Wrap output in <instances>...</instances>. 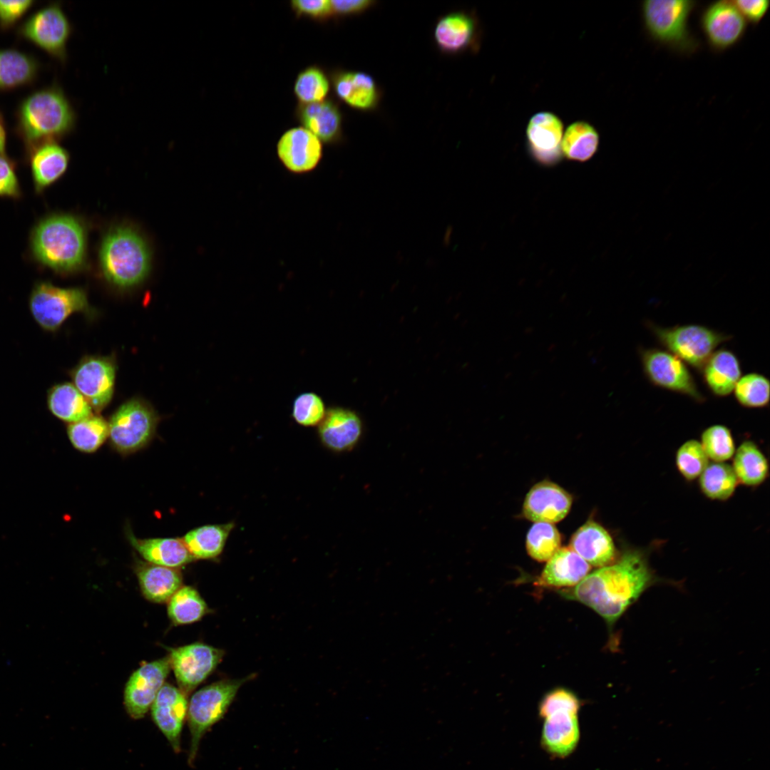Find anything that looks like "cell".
Here are the masks:
<instances>
[{
  "instance_id": "6da1fadb",
  "label": "cell",
  "mask_w": 770,
  "mask_h": 770,
  "mask_svg": "<svg viewBox=\"0 0 770 770\" xmlns=\"http://www.w3.org/2000/svg\"><path fill=\"white\" fill-rule=\"evenodd\" d=\"M657 579L644 550L627 549L610 565L588 573L563 596L580 602L601 616L612 628L627 608Z\"/></svg>"
},
{
  "instance_id": "7a4b0ae2",
  "label": "cell",
  "mask_w": 770,
  "mask_h": 770,
  "mask_svg": "<svg viewBox=\"0 0 770 770\" xmlns=\"http://www.w3.org/2000/svg\"><path fill=\"white\" fill-rule=\"evenodd\" d=\"M87 232L78 217L53 212L41 217L31 228L29 250L40 267L58 274L83 269L86 261Z\"/></svg>"
},
{
  "instance_id": "3957f363",
  "label": "cell",
  "mask_w": 770,
  "mask_h": 770,
  "mask_svg": "<svg viewBox=\"0 0 770 770\" xmlns=\"http://www.w3.org/2000/svg\"><path fill=\"white\" fill-rule=\"evenodd\" d=\"M14 132L26 155L35 148L57 143L73 131L76 113L63 89L52 85L29 93L19 103Z\"/></svg>"
},
{
  "instance_id": "277c9868",
  "label": "cell",
  "mask_w": 770,
  "mask_h": 770,
  "mask_svg": "<svg viewBox=\"0 0 770 770\" xmlns=\"http://www.w3.org/2000/svg\"><path fill=\"white\" fill-rule=\"evenodd\" d=\"M99 258L106 279L120 289L140 284L150 267L148 245L138 232L128 227H118L107 233Z\"/></svg>"
},
{
  "instance_id": "5b68a950",
  "label": "cell",
  "mask_w": 770,
  "mask_h": 770,
  "mask_svg": "<svg viewBox=\"0 0 770 770\" xmlns=\"http://www.w3.org/2000/svg\"><path fill=\"white\" fill-rule=\"evenodd\" d=\"M697 6L691 0H646L641 13L645 29L655 42L682 54L698 49L699 41L689 29V19Z\"/></svg>"
},
{
  "instance_id": "8992f818",
  "label": "cell",
  "mask_w": 770,
  "mask_h": 770,
  "mask_svg": "<svg viewBox=\"0 0 770 770\" xmlns=\"http://www.w3.org/2000/svg\"><path fill=\"white\" fill-rule=\"evenodd\" d=\"M30 313L44 331L56 332L73 314L92 316L86 292L80 287H60L48 281L34 285L29 299Z\"/></svg>"
},
{
  "instance_id": "52a82bcc",
  "label": "cell",
  "mask_w": 770,
  "mask_h": 770,
  "mask_svg": "<svg viewBox=\"0 0 770 770\" xmlns=\"http://www.w3.org/2000/svg\"><path fill=\"white\" fill-rule=\"evenodd\" d=\"M250 677L220 680L202 687L192 696L187 714L191 735L190 765L195 761L204 734L223 718L240 687Z\"/></svg>"
},
{
  "instance_id": "ba28073f",
  "label": "cell",
  "mask_w": 770,
  "mask_h": 770,
  "mask_svg": "<svg viewBox=\"0 0 770 770\" xmlns=\"http://www.w3.org/2000/svg\"><path fill=\"white\" fill-rule=\"evenodd\" d=\"M160 418L147 401L132 398L122 404L108 422L113 448L123 454L135 452L153 439Z\"/></svg>"
},
{
  "instance_id": "9c48e42d",
  "label": "cell",
  "mask_w": 770,
  "mask_h": 770,
  "mask_svg": "<svg viewBox=\"0 0 770 770\" xmlns=\"http://www.w3.org/2000/svg\"><path fill=\"white\" fill-rule=\"evenodd\" d=\"M650 327L666 350L698 370L702 369L720 344L731 339L729 335L700 324Z\"/></svg>"
},
{
  "instance_id": "30bf717a",
  "label": "cell",
  "mask_w": 770,
  "mask_h": 770,
  "mask_svg": "<svg viewBox=\"0 0 770 770\" xmlns=\"http://www.w3.org/2000/svg\"><path fill=\"white\" fill-rule=\"evenodd\" d=\"M72 32V24L58 3L49 4L36 11L17 29L19 36L62 63L67 59L66 47Z\"/></svg>"
},
{
  "instance_id": "8fae6325",
  "label": "cell",
  "mask_w": 770,
  "mask_h": 770,
  "mask_svg": "<svg viewBox=\"0 0 770 770\" xmlns=\"http://www.w3.org/2000/svg\"><path fill=\"white\" fill-rule=\"evenodd\" d=\"M645 375L654 386L688 396L697 403L705 398L699 391L687 365L666 349H641Z\"/></svg>"
},
{
  "instance_id": "7c38bea8",
  "label": "cell",
  "mask_w": 770,
  "mask_h": 770,
  "mask_svg": "<svg viewBox=\"0 0 770 770\" xmlns=\"http://www.w3.org/2000/svg\"><path fill=\"white\" fill-rule=\"evenodd\" d=\"M117 364L111 356H84L68 372L72 384L93 410L100 412L111 401Z\"/></svg>"
},
{
  "instance_id": "4fadbf2b",
  "label": "cell",
  "mask_w": 770,
  "mask_h": 770,
  "mask_svg": "<svg viewBox=\"0 0 770 770\" xmlns=\"http://www.w3.org/2000/svg\"><path fill=\"white\" fill-rule=\"evenodd\" d=\"M169 652L170 668L186 695L206 679L224 656L222 650L201 642L171 648Z\"/></svg>"
},
{
  "instance_id": "5bb4252c",
  "label": "cell",
  "mask_w": 770,
  "mask_h": 770,
  "mask_svg": "<svg viewBox=\"0 0 770 770\" xmlns=\"http://www.w3.org/2000/svg\"><path fill=\"white\" fill-rule=\"evenodd\" d=\"M700 26L714 51H726L738 43L746 31V21L732 1H717L702 11Z\"/></svg>"
},
{
  "instance_id": "9a60e30c",
  "label": "cell",
  "mask_w": 770,
  "mask_h": 770,
  "mask_svg": "<svg viewBox=\"0 0 770 770\" xmlns=\"http://www.w3.org/2000/svg\"><path fill=\"white\" fill-rule=\"evenodd\" d=\"M170 669L168 657L142 664L129 677L124 689V705L134 719L143 718L165 684Z\"/></svg>"
},
{
  "instance_id": "2e32d148",
  "label": "cell",
  "mask_w": 770,
  "mask_h": 770,
  "mask_svg": "<svg viewBox=\"0 0 770 770\" xmlns=\"http://www.w3.org/2000/svg\"><path fill=\"white\" fill-rule=\"evenodd\" d=\"M277 155L284 168L294 175L314 170L323 155L322 142L302 126L286 130L276 145Z\"/></svg>"
},
{
  "instance_id": "e0dca14e",
  "label": "cell",
  "mask_w": 770,
  "mask_h": 770,
  "mask_svg": "<svg viewBox=\"0 0 770 770\" xmlns=\"http://www.w3.org/2000/svg\"><path fill=\"white\" fill-rule=\"evenodd\" d=\"M563 124L550 112H540L531 117L527 128L528 149L539 165L553 166L563 158L561 142Z\"/></svg>"
},
{
  "instance_id": "ac0fdd59",
  "label": "cell",
  "mask_w": 770,
  "mask_h": 770,
  "mask_svg": "<svg viewBox=\"0 0 770 770\" xmlns=\"http://www.w3.org/2000/svg\"><path fill=\"white\" fill-rule=\"evenodd\" d=\"M572 503L573 498L567 491L545 480L535 484L527 493L522 513L532 522L553 524L566 517Z\"/></svg>"
},
{
  "instance_id": "d6986e66",
  "label": "cell",
  "mask_w": 770,
  "mask_h": 770,
  "mask_svg": "<svg viewBox=\"0 0 770 770\" xmlns=\"http://www.w3.org/2000/svg\"><path fill=\"white\" fill-rule=\"evenodd\" d=\"M188 707L186 694L168 683L164 684L150 707L154 723L176 753L180 749L181 732Z\"/></svg>"
},
{
  "instance_id": "ffe728a7",
  "label": "cell",
  "mask_w": 770,
  "mask_h": 770,
  "mask_svg": "<svg viewBox=\"0 0 770 770\" xmlns=\"http://www.w3.org/2000/svg\"><path fill=\"white\" fill-rule=\"evenodd\" d=\"M321 443L335 452L351 450L362 434V422L354 411L340 406L327 409L325 416L318 425Z\"/></svg>"
},
{
  "instance_id": "44dd1931",
  "label": "cell",
  "mask_w": 770,
  "mask_h": 770,
  "mask_svg": "<svg viewBox=\"0 0 770 770\" xmlns=\"http://www.w3.org/2000/svg\"><path fill=\"white\" fill-rule=\"evenodd\" d=\"M569 547L590 566L602 568L617 559L611 535L594 520H588L573 534Z\"/></svg>"
},
{
  "instance_id": "7402d4cb",
  "label": "cell",
  "mask_w": 770,
  "mask_h": 770,
  "mask_svg": "<svg viewBox=\"0 0 770 770\" xmlns=\"http://www.w3.org/2000/svg\"><path fill=\"white\" fill-rule=\"evenodd\" d=\"M294 114L302 126L322 143L330 145L341 140L342 118L339 106L333 100L298 103Z\"/></svg>"
},
{
  "instance_id": "603a6c76",
  "label": "cell",
  "mask_w": 770,
  "mask_h": 770,
  "mask_svg": "<svg viewBox=\"0 0 770 770\" xmlns=\"http://www.w3.org/2000/svg\"><path fill=\"white\" fill-rule=\"evenodd\" d=\"M332 84L336 96L352 108L369 111L379 103L378 86L372 76L364 72L335 71L332 75Z\"/></svg>"
},
{
  "instance_id": "cb8c5ba5",
  "label": "cell",
  "mask_w": 770,
  "mask_h": 770,
  "mask_svg": "<svg viewBox=\"0 0 770 770\" xmlns=\"http://www.w3.org/2000/svg\"><path fill=\"white\" fill-rule=\"evenodd\" d=\"M34 190L41 194L56 183L66 173L69 161V153L58 143L39 145L26 155Z\"/></svg>"
},
{
  "instance_id": "d4e9b609",
  "label": "cell",
  "mask_w": 770,
  "mask_h": 770,
  "mask_svg": "<svg viewBox=\"0 0 770 770\" xmlns=\"http://www.w3.org/2000/svg\"><path fill=\"white\" fill-rule=\"evenodd\" d=\"M590 569L591 566L570 547L560 548L547 561L535 584L545 587L575 586Z\"/></svg>"
},
{
  "instance_id": "484cf974",
  "label": "cell",
  "mask_w": 770,
  "mask_h": 770,
  "mask_svg": "<svg viewBox=\"0 0 770 770\" xmlns=\"http://www.w3.org/2000/svg\"><path fill=\"white\" fill-rule=\"evenodd\" d=\"M580 736L578 714L558 712L544 719L541 745L553 756L565 758L575 751Z\"/></svg>"
},
{
  "instance_id": "4316f807",
  "label": "cell",
  "mask_w": 770,
  "mask_h": 770,
  "mask_svg": "<svg viewBox=\"0 0 770 770\" xmlns=\"http://www.w3.org/2000/svg\"><path fill=\"white\" fill-rule=\"evenodd\" d=\"M127 536L131 545L150 563L177 568L195 560L182 539L175 538L140 539L135 538L130 531Z\"/></svg>"
},
{
  "instance_id": "83f0119b",
  "label": "cell",
  "mask_w": 770,
  "mask_h": 770,
  "mask_svg": "<svg viewBox=\"0 0 770 770\" xmlns=\"http://www.w3.org/2000/svg\"><path fill=\"white\" fill-rule=\"evenodd\" d=\"M704 383L715 396L724 397L734 391L741 376L737 356L730 350H715L702 366Z\"/></svg>"
},
{
  "instance_id": "f1b7e54d",
  "label": "cell",
  "mask_w": 770,
  "mask_h": 770,
  "mask_svg": "<svg viewBox=\"0 0 770 770\" xmlns=\"http://www.w3.org/2000/svg\"><path fill=\"white\" fill-rule=\"evenodd\" d=\"M476 32V23L471 16L462 11L451 12L437 21L434 39L441 51L457 53L472 43Z\"/></svg>"
},
{
  "instance_id": "f546056e",
  "label": "cell",
  "mask_w": 770,
  "mask_h": 770,
  "mask_svg": "<svg viewBox=\"0 0 770 770\" xmlns=\"http://www.w3.org/2000/svg\"><path fill=\"white\" fill-rule=\"evenodd\" d=\"M135 571L143 595L153 602H168L182 587V575L175 568L148 563L138 564Z\"/></svg>"
},
{
  "instance_id": "4dcf8cb0",
  "label": "cell",
  "mask_w": 770,
  "mask_h": 770,
  "mask_svg": "<svg viewBox=\"0 0 770 770\" xmlns=\"http://www.w3.org/2000/svg\"><path fill=\"white\" fill-rule=\"evenodd\" d=\"M46 404L57 419L69 423L93 414V409L76 387L70 382L53 385L47 391Z\"/></svg>"
},
{
  "instance_id": "1f68e13d",
  "label": "cell",
  "mask_w": 770,
  "mask_h": 770,
  "mask_svg": "<svg viewBox=\"0 0 770 770\" xmlns=\"http://www.w3.org/2000/svg\"><path fill=\"white\" fill-rule=\"evenodd\" d=\"M40 64L33 56L14 48H0V91L32 83Z\"/></svg>"
},
{
  "instance_id": "d6a6232c",
  "label": "cell",
  "mask_w": 770,
  "mask_h": 770,
  "mask_svg": "<svg viewBox=\"0 0 770 770\" xmlns=\"http://www.w3.org/2000/svg\"><path fill=\"white\" fill-rule=\"evenodd\" d=\"M732 469L739 483L748 487L761 485L769 476L768 460L758 445L751 440L744 441L732 457Z\"/></svg>"
},
{
  "instance_id": "836d02e7",
  "label": "cell",
  "mask_w": 770,
  "mask_h": 770,
  "mask_svg": "<svg viewBox=\"0 0 770 770\" xmlns=\"http://www.w3.org/2000/svg\"><path fill=\"white\" fill-rule=\"evenodd\" d=\"M234 523L205 525L188 532L182 538L194 559L211 560L223 551Z\"/></svg>"
},
{
  "instance_id": "e575fe53",
  "label": "cell",
  "mask_w": 770,
  "mask_h": 770,
  "mask_svg": "<svg viewBox=\"0 0 770 770\" xmlns=\"http://www.w3.org/2000/svg\"><path fill=\"white\" fill-rule=\"evenodd\" d=\"M599 142V134L592 125L576 121L565 130L561 142L562 154L568 160L585 162L597 152Z\"/></svg>"
},
{
  "instance_id": "d590c367",
  "label": "cell",
  "mask_w": 770,
  "mask_h": 770,
  "mask_svg": "<svg viewBox=\"0 0 770 770\" xmlns=\"http://www.w3.org/2000/svg\"><path fill=\"white\" fill-rule=\"evenodd\" d=\"M698 481L704 496L719 501L729 499L739 484L732 466L727 462H709Z\"/></svg>"
},
{
  "instance_id": "8d00e7d4",
  "label": "cell",
  "mask_w": 770,
  "mask_h": 770,
  "mask_svg": "<svg viewBox=\"0 0 770 770\" xmlns=\"http://www.w3.org/2000/svg\"><path fill=\"white\" fill-rule=\"evenodd\" d=\"M68 438L73 447L84 453L97 451L108 437V422L101 416H90L67 427Z\"/></svg>"
},
{
  "instance_id": "74e56055",
  "label": "cell",
  "mask_w": 770,
  "mask_h": 770,
  "mask_svg": "<svg viewBox=\"0 0 770 770\" xmlns=\"http://www.w3.org/2000/svg\"><path fill=\"white\" fill-rule=\"evenodd\" d=\"M168 602V616L175 625L195 622L208 611L203 598L190 586H182Z\"/></svg>"
},
{
  "instance_id": "f35d334b",
  "label": "cell",
  "mask_w": 770,
  "mask_h": 770,
  "mask_svg": "<svg viewBox=\"0 0 770 770\" xmlns=\"http://www.w3.org/2000/svg\"><path fill=\"white\" fill-rule=\"evenodd\" d=\"M330 82L324 71L316 65L302 70L294 83L293 91L299 103L320 102L326 99Z\"/></svg>"
},
{
  "instance_id": "ab89813d",
  "label": "cell",
  "mask_w": 770,
  "mask_h": 770,
  "mask_svg": "<svg viewBox=\"0 0 770 770\" xmlns=\"http://www.w3.org/2000/svg\"><path fill=\"white\" fill-rule=\"evenodd\" d=\"M561 535L551 523H534L525 540L528 554L538 562L548 561L560 548Z\"/></svg>"
},
{
  "instance_id": "60d3db41",
  "label": "cell",
  "mask_w": 770,
  "mask_h": 770,
  "mask_svg": "<svg viewBox=\"0 0 770 770\" xmlns=\"http://www.w3.org/2000/svg\"><path fill=\"white\" fill-rule=\"evenodd\" d=\"M733 392L741 406L751 409L764 408L769 403V380L761 374L749 373L741 376Z\"/></svg>"
},
{
  "instance_id": "b9f144b4",
  "label": "cell",
  "mask_w": 770,
  "mask_h": 770,
  "mask_svg": "<svg viewBox=\"0 0 770 770\" xmlns=\"http://www.w3.org/2000/svg\"><path fill=\"white\" fill-rule=\"evenodd\" d=\"M700 443L712 462H727L732 459L736 446L731 430L722 424H714L705 428Z\"/></svg>"
},
{
  "instance_id": "7bdbcfd3",
  "label": "cell",
  "mask_w": 770,
  "mask_h": 770,
  "mask_svg": "<svg viewBox=\"0 0 770 770\" xmlns=\"http://www.w3.org/2000/svg\"><path fill=\"white\" fill-rule=\"evenodd\" d=\"M709 460L700 442L695 439L684 441L675 453V465L679 474L687 481L698 479Z\"/></svg>"
},
{
  "instance_id": "ee69618b",
  "label": "cell",
  "mask_w": 770,
  "mask_h": 770,
  "mask_svg": "<svg viewBox=\"0 0 770 770\" xmlns=\"http://www.w3.org/2000/svg\"><path fill=\"white\" fill-rule=\"evenodd\" d=\"M327 409L323 399L314 392H304L294 400L292 416L298 424L304 427L318 426L324 419Z\"/></svg>"
},
{
  "instance_id": "f6af8a7d",
  "label": "cell",
  "mask_w": 770,
  "mask_h": 770,
  "mask_svg": "<svg viewBox=\"0 0 770 770\" xmlns=\"http://www.w3.org/2000/svg\"><path fill=\"white\" fill-rule=\"evenodd\" d=\"M581 703L578 697L570 690L557 688L548 692L539 704V714L545 719L558 712L578 714Z\"/></svg>"
},
{
  "instance_id": "bcb514c9",
  "label": "cell",
  "mask_w": 770,
  "mask_h": 770,
  "mask_svg": "<svg viewBox=\"0 0 770 770\" xmlns=\"http://www.w3.org/2000/svg\"><path fill=\"white\" fill-rule=\"evenodd\" d=\"M21 195L15 162L5 153H0V197L18 200Z\"/></svg>"
},
{
  "instance_id": "7dc6e473",
  "label": "cell",
  "mask_w": 770,
  "mask_h": 770,
  "mask_svg": "<svg viewBox=\"0 0 770 770\" xmlns=\"http://www.w3.org/2000/svg\"><path fill=\"white\" fill-rule=\"evenodd\" d=\"M290 6L296 16H306L316 21H324L333 16L331 1L294 0Z\"/></svg>"
},
{
  "instance_id": "c3c4849f",
  "label": "cell",
  "mask_w": 770,
  "mask_h": 770,
  "mask_svg": "<svg viewBox=\"0 0 770 770\" xmlns=\"http://www.w3.org/2000/svg\"><path fill=\"white\" fill-rule=\"evenodd\" d=\"M34 4L32 0H0V29L13 27Z\"/></svg>"
},
{
  "instance_id": "681fc988",
  "label": "cell",
  "mask_w": 770,
  "mask_h": 770,
  "mask_svg": "<svg viewBox=\"0 0 770 770\" xmlns=\"http://www.w3.org/2000/svg\"><path fill=\"white\" fill-rule=\"evenodd\" d=\"M732 2L746 22L754 25L764 19L770 6L768 0H734Z\"/></svg>"
},
{
  "instance_id": "f907efd6",
  "label": "cell",
  "mask_w": 770,
  "mask_h": 770,
  "mask_svg": "<svg viewBox=\"0 0 770 770\" xmlns=\"http://www.w3.org/2000/svg\"><path fill=\"white\" fill-rule=\"evenodd\" d=\"M374 1L368 0L331 1L333 15L346 16L359 14L369 8Z\"/></svg>"
},
{
  "instance_id": "816d5d0a",
  "label": "cell",
  "mask_w": 770,
  "mask_h": 770,
  "mask_svg": "<svg viewBox=\"0 0 770 770\" xmlns=\"http://www.w3.org/2000/svg\"><path fill=\"white\" fill-rule=\"evenodd\" d=\"M7 131L4 117L0 112V153H5L6 148Z\"/></svg>"
}]
</instances>
